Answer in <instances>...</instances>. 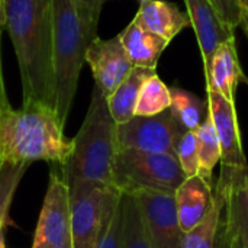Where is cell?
<instances>
[{
	"label": "cell",
	"mask_w": 248,
	"mask_h": 248,
	"mask_svg": "<svg viewBox=\"0 0 248 248\" xmlns=\"http://www.w3.org/2000/svg\"><path fill=\"white\" fill-rule=\"evenodd\" d=\"M3 13L19 65L22 105L41 103L55 109L52 1L3 0Z\"/></svg>",
	"instance_id": "6da1fadb"
},
{
	"label": "cell",
	"mask_w": 248,
	"mask_h": 248,
	"mask_svg": "<svg viewBox=\"0 0 248 248\" xmlns=\"http://www.w3.org/2000/svg\"><path fill=\"white\" fill-rule=\"evenodd\" d=\"M55 109L41 103H26L20 109L4 106L0 116V157L1 163L31 164L46 161L64 167L73 141L64 134Z\"/></svg>",
	"instance_id": "7a4b0ae2"
},
{
	"label": "cell",
	"mask_w": 248,
	"mask_h": 248,
	"mask_svg": "<svg viewBox=\"0 0 248 248\" xmlns=\"http://www.w3.org/2000/svg\"><path fill=\"white\" fill-rule=\"evenodd\" d=\"M116 125L108 106V97L94 86L86 118L77 135L71 140V154L65 166L60 167L67 183L83 180L115 186Z\"/></svg>",
	"instance_id": "3957f363"
},
{
	"label": "cell",
	"mask_w": 248,
	"mask_h": 248,
	"mask_svg": "<svg viewBox=\"0 0 248 248\" xmlns=\"http://www.w3.org/2000/svg\"><path fill=\"white\" fill-rule=\"evenodd\" d=\"M51 1L55 109L65 125L77 92L81 67L86 61V49L92 39L74 0Z\"/></svg>",
	"instance_id": "277c9868"
},
{
	"label": "cell",
	"mask_w": 248,
	"mask_h": 248,
	"mask_svg": "<svg viewBox=\"0 0 248 248\" xmlns=\"http://www.w3.org/2000/svg\"><path fill=\"white\" fill-rule=\"evenodd\" d=\"M186 180L177 160L170 154L119 150L113 167V185L122 193L157 190L174 193Z\"/></svg>",
	"instance_id": "5b68a950"
},
{
	"label": "cell",
	"mask_w": 248,
	"mask_h": 248,
	"mask_svg": "<svg viewBox=\"0 0 248 248\" xmlns=\"http://www.w3.org/2000/svg\"><path fill=\"white\" fill-rule=\"evenodd\" d=\"M71 203V246L94 248L110 211L122 192L115 186L76 180L68 183Z\"/></svg>",
	"instance_id": "8992f818"
},
{
	"label": "cell",
	"mask_w": 248,
	"mask_h": 248,
	"mask_svg": "<svg viewBox=\"0 0 248 248\" xmlns=\"http://www.w3.org/2000/svg\"><path fill=\"white\" fill-rule=\"evenodd\" d=\"M185 129L170 109L154 116H134L116 125V144L119 150H134L176 157V145Z\"/></svg>",
	"instance_id": "52a82bcc"
},
{
	"label": "cell",
	"mask_w": 248,
	"mask_h": 248,
	"mask_svg": "<svg viewBox=\"0 0 248 248\" xmlns=\"http://www.w3.org/2000/svg\"><path fill=\"white\" fill-rule=\"evenodd\" d=\"M71 243L70 187L58 166L49 171L48 189L33 234L32 248H51Z\"/></svg>",
	"instance_id": "ba28073f"
},
{
	"label": "cell",
	"mask_w": 248,
	"mask_h": 248,
	"mask_svg": "<svg viewBox=\"0 0 248 248\" xmlns=\"http://www.w3.org/2000/svg\"><path fill=\"white\" fill-rule=\"evenodd\" d=\"M140 209L151 248H183V230L179 222L174 193L138 190L131 193Z\"/></svg>",
	"instance_id": "9c48e42d"
},
{
	"label": "cell",
	"mask_w": 248,
	"mask_h": 248,
	"mask_svg": "<svg viewBox=\"0 0 248 248\" xmlns=\"http://www.w3.org/2000/svg\"><path fill=\"white\" fill-rule=\"evenodd\" d=\"M209 115L221 144V174L231 177L248 169L243 150L241 134L238 126L235 102L228 100L219 92L206 89Z\"/></svg>",
	"instance_id": "30bf717a"
},
{
	"label": "cell",
	"mask_w": 248,
	"mask_h": 248,
	"mask_svg": "<svg viewBox=\"0 0 248 248\" xmlns=\"http://www.w3.org/2000/svg\"><path fill=\"white\" fill-rule=\"evenodd\" d=\"M86 62L93 73L94 86H97L106 97L121 86L134 68L119 35L110 39L96 36L86 49Z\"/></svg>",
	"instance_id": "8fae6325"
},
{
	"label": "cell",
	"mask_w": 248,
	"mask_h": 248,
	"mask_svg": "<svg viewBox=\"0 0 248 248\" xmlns=\"http://www.w3.org/2000/svg\"><path fill=\"white\" fill-rule=\"evenodd\" d=\"M186 12L190 17V25L195 29V35L201 48L203 71H209L214 54L217 48L225 41L235 36L231 29L217 12L211 0H183Z\"/></svg>",
	"instance_id": "7c38bea8"
},
{
	"label": "cell",
	"mask_w": 248,
	"mask_h": 248,
	"mask_svg": "<svg viewBox=\"0 0 248 248\" xmlns=\"http://www.w3.org/2000/svg\"><path fill=\"white\" fill-rule=\"evenodd\" d=\"M179 222L183 232L195 228L211 211L214 203V183L196 174L186 180L174 192Z\"/></svg>",
	"instance_id": "4fadbf2b"
},
{
	"label": "cell",
	"mask_w": 248,
	"mask_h": 248,
	"mask_svg": "<svg viewBox=\"0 0 248 248\" xmlns=\"http://www.w3.org/2000/svg\"><path fill=\"white\" fill-rule=\"evenodd\" d=\"M244 73L240 65L235 36L221 44L212 58L209 71L205 74L206 89L219 92L224 97L235 102V90Z\"/></svg>",
	"instance_id": "5bb4252c"
},
{
	"label": "cell",
	"mask_w": 248,
	"mask_h": 248,
	"mask_svg": "<svg viewBox=\"0 0 248 248\" xmlns=\"http://www.w3.org/2000/svg\"><path fill=\"white\" fill-rule=\"evenodd\" d=\"M119 39L132 65L150 70L157 68L161 54L170 44L160 35L141 26L135 19L119 33Z\"/></svg>",
	"instance_id": "9a60e30c"
},
{
	"label": "cell",
	"mask_w": 248,
	"mask_h": 248,
	"mask_svg": "<svg viewBox=\"0 0 248 248\" xmlns=\"http://www.w3.org/2000/svg\"><path fill=\"white\" fill-rule=\"evenodd\" d=\"M134 19L145 29L160 35L169 42L183 29L192 26L187 12L180 10L177 4L166 0H154L140 6Z\"/></svg>",
	"instance_id": "2e32d148"
},
{
	"label": "cell",
	"mask_w": 248,
	"mask_h": 248,
	"mask_svg": "<svg viewBox=\"0 0 248 248\" xmlns=\"http://www.w3.org/2000/svg\"><path fill=\"white\" fill-rule=\"evenodd\" d=\"M228 183L218 179L214 186V203L208 215L183 235V248H214L225 217Z\"/></svg>",
	"instance_id": "e0dca14e"
},
{
	"label": "cell",
	"mask_w": 248,
	"mask_h": 248,
	"mask_svg": "<svg viewBox=\"0 0 248 248\" xmlns=\"http://www.w3.org/2000/svg\"><path fill=\"white\" fill-rule=\"evenodd\" d=\"M248 170V169H247ZM247 170L232 177L221 176L228 183L225 218L241 248H248V176Z\"/></svg>",
	"instance_id": "ac0fdd59"
},
{
	"label": "cell",
	"mask_w": 248,
	"mask_h": 248,
	"mask_svg": "<svg viewBox=\"0 0 248 248\" xmlns=\"http://www.w3.org/2000/svg\"><path fill=\"white\" fill-rule=\"evenodd\" d=\"M157 73L155 70L134 67L121 86L108 97V106L116 124H125L135 116V108L144 81Z\"/></svg>",
	"instance_id": "d6986e66"
},
{
	"label": "cell",
	"mask_w": 248,
	"mask_h": 248,
	"mask_svg": "<svg viewBox=\"0 0 248 248\" xmlns=\"http://www.w3.org/2000/svg\"><path fill=\"white\" fill-rule=\"evenodd\" d=\"M171 105L170 112L176 121L187 131H196L202 122L209 115L208 100H202L192 92H187L182 87H170Z\"/></svg>",
	"instance_id": "ffe728a7"
},
{
	"label": "cell",
	"mask_w": 248,
	"mask_h": 248,
	"mask_svg": "<svg viewBox=\"0 0 248 248\" xmlns=\"http://www.w3.org/2000/svg\"><path fill=\"white\" fill-rule=\"evenodd\" d=\"M170 87L158 77L157 73H154L141 86L135 116H154L170 109Z\"/></svg>",
	"instance_id": "44dd1931"
},
{
	"label": "cell",
	"mask_w": 248,
	"mask_h": 248,
	"mask_svg": "<svg viewBox=\"0 0 248 248\" xmlns=\"http://www.w3.org/2000/svg\"><path fill=\"white\" fill-rule=\"evenodd\" d=\"M198 144H199V163L201 170L199 174L203 176L208 182L214 183L212 173L215 166L221 161V144L218 134L215 131L211 115L202 122V125L196 129Z\"/></svg>",
	"instance_id": "7402d4cb"
},
{
	"label": "cell",
	"mask_w": 248,
	"mask_h": 248,
	"mask_svg": "<svg viewBox=\"0 0 248 248\" xmlns=\"http://www.w3.org/2000/svg\"><path fill=\"white\" fill-rule=\"evenodd\" d=\"M124 203V244L122 248H151L135 199L122 193Z\"/></svg>",
	"instance_id": "603a6c76"
},
{
	"label": "cell",
	"mask_w": 248,
	"mask_h": 248,
	"mask_svg": "<svg viewBox=\"0 0 248 248\" xmlns=\"http://www.w3.org/2000/svg\"><path fill=\"white\" fill-rule=\"evenodd\" d=\"M29 164L4 163L0 170V228L9 222V209Z\"/></svg>",
	"instance_id": "cb8c5ba5"
},
{
	"label": "cell",
	"mask_w": 248,
	"mask_h": 248,
	"mask_svg": "<svg viewBox=\"0 0 248 248\" xmlns=\"http://www.w3.org/2000/svg\"><path fill=\"white\" fill-rule=\"evenodd\" d=\"M176 157L186 177L199 174L201 163H199V144H198L196 131H186L183 134V137L179 140L176 145Z\"/></svg>",
	"instance_id": "d4e9b609"
},
{
	"label": "cell",
	"mask_w": 248,
	"mask_h": 248,
	"mask_svg": "<svg viewBox=\"0 0 248 248\" xmlns=\"http://www.w3.org/2000/svg\"><path fill=\"white\" fill-rule=\"evenodd\" d=\"M122 244H124V203L121 196L119 203L108 215L105 227L94 248H122Z\"/></svg>",
	"instance_id": "484cf974"
},
{
	"label": "cell",
	"mask_w": 248,
	"mask_h": 248,
	"mask_svg": "<svg viewBox=\"0 0 248 248\" xmlns=\"http://www.w3.org/2000/svg\"><path fill=\"white\" fill-rule=\"evenodd\" d=\"M105 1L106 0H74L92 41L97 36L96 33H97L99 17H100L102 7H103Z\"/></svg>",
	"instance_id": "4316f807"
},
{
	"label": "cell",
	"mask_w": 248,
	"mask_h": 248,
	"mask_svg": "<svg viewBox=\"0 0 248 248\" xmlns=\"http://www.w3.org/2000/svg\"><path fill=\"white\" fill-rule=\"evenodd\" d=\"M222 20L235 31L241 25V3L240 0H211Z\"/></svg>",
	"instance_id": "83f0119b"
},
{
	"label": "cell",
	"mask_w": 248,
	"mask_h": 248,
	"mask_svg": "<svg viewBox=\"0 0 248 248\" xmlns=\"http://www.w3.org/2000/svg\"><path fill=\"white\" fill-rule=\"evenodd\" d=\"M214 248H232V231H231L225 217H224V222L221 225V230H219V234H218V238H217Z\"/></svg>",
	"instance_id": "f1b7e54d"
},
{
	"label": "cell",
	"mask_w": 248,
	"mask_h": 248,
	"mask_svg": "<svg viewBox=\"0 0 248 248\" xmlns=\"http://www.w3.org/2000/svg\"><path fill=\"white\" fill-rule=\"evenodd\" d=\"M9 105L7 94H6V87H4V76H3V64H1V29H0V116L4 109V106ZM1 157H0V170H1Z\"/></svg>",
	"instance_id": "f546056e"
},
{
	"label": "cell",
	"mask_w": 248,
	"mask_h": 248,
	"mask_svg": "<svg viewBox=\"0 0 248 248\" xmlns=\"http://www.w3.org/2000/svg\"><path fill=\"white\" fill-rule=\"evenodd\" d=\"M241 3V25L248 38V0H240Z\"/></svg>",
	"instance_id": "4dcf8cb0"
},
{
	"label": "cell",
	"mask_w": 248,
	"mask_h": 248,
	"mask_svg": "<svg viewBox=\"0 0 248 248\" xmlns=\"http://www.w3.org/2000/svg\"><path fill=\"white\" fill-rule=\"evenodd\" d=\"M6 227H7V224L0 228V248H6V238H4L6 237Z\"/></svg>",
	"instance_id": "1f68e13d"
},
{
	"label": "cell",
	"mask_w": 248,
	"mask_h": 248,
	"mask_svg": "<svg viewBox=\"0 0 248 248\" xmlns=\"http://www.w3.org/2000/svg\"><path fill=\"white\" fill-rule=\"evenodd\" d=\"M4 22V13H3V0H0V29Z\"/></svg>",
	"instance_id": "d6a6232c"
},
{
	"label": "cell",
	"mask_w": 248,
	"mask_h": 248,
	"mask_svg": "<svg viewBox=\"0 0 248 248\" xmlns=\"http://www.w3.org/2000/svg\"><path fill=\"white\" fill-rule=\"evenodd\" d=\"M228 222V221H227ZM230 225V224H228ZM231 228V227H230ZM232 231V230H231ZM232 248H241V246H240V243H238V240H237V237H235V234H234V231H232Z\"/></svg>",
	"instance_id": "836d02e7"
},
{
	"label": "cell",
	"mask_w": 248,
	"mask_h": 248,
	"mask_svg": "<svg viewBox=\"0 0 248 248\" xmlns=\"http://www.w3.org/2000/svg\"><path fill=\"white\" fill-rule=\"evenodd\" d=\"M51 248H73L71 243L70 244H64V246H58V247H51Z\"/></svg>",
	"instance_id": "e575fe53"
},
{
	"label": "cell",
	"mask_w": 248,
	"mask_h": 248,
	"mask_svg": "<svg viewBox=\"0 0 248 248\" xmlns=\"http://www.w3.org/2000/svg\"><path fill=\"white\" fill-rule=\"evenodd\" d=\"M241 81H243V83H244V84H246V86H247V87H248V77H247V76H246V74L243 76V78H241Z\"/></svg>",
	"instance_id": "d590c367"
},
{
	"label": "cell",
	"mask_w": 248,
	"mask_h": 248,
	"mask_svg": "<svg viewBox=\"0 0 248 248\" xmlns=\"http://www.w3.org/2000/svg\"><path fill=\"white\" fill-rule=\"evenodd\" d=\"M150 1H154V0H138L140 6H142V4H145V3H150Z\"/></svg>",
	"instance_id": "8d00e7d4"
},
{
	"label": "cell",
	"mask_w": 248,
	"mask_h": 248,
	"mask_svg": "<svg viewBox=\"0 0 248 248\" xmlns=\"http://www.w3.org/2000/svg\"><path fill=\"white\" fill-rule=\"evenodd\" d=\"M247 176H248V170H247Z\"/></svg>",
	"instance_id": "74e56055"
}]
</instances>
